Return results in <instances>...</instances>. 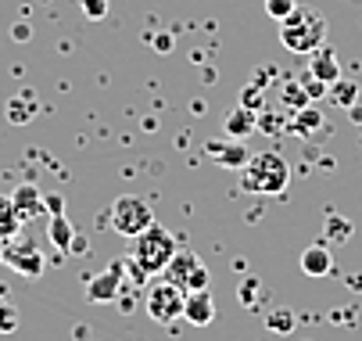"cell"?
<instances>
[{"label": "cell", "mask_w": 362, "mask_h": 341, "mask_svg": "<svg viewBox=\"0 0 362 341\" xmlns=\"http://www.w3.org/2000/svg\"><path fill=\"white\" fill-rule=\"evenodd\" d=\"M280 43L291 54H313L316 47L327 43V18L316 8L298 4L284 22H280Z\"/></svg>", "instance_id": "1"}, {"label": "cell", "mask_w": 362, "mask_h": 341, "mask_svg": "<svg viewBox=\"0 0 362 341\" xmlns=\"http://www.w3.org/2000/svg\"><path fill=\"white\" fill-rule=\"evenodd\" d=\"M176 237L165 230V226H158V223H151L144 233H136L133 237V262L147 273V277H162V270L169 266V259L176 255Z\"/></svg>", "instance_id": "2"}, {"label": "cell", "mask_w": 362, "mask_h": 341, "mask_svg": "<svg viewBox=\"0 0 362 341\" xmlns=\"http://www.w3.org/2000/svg\"><path fill=\"white\" fill-rule=\"evenodd\" d=\"M291 180V166L280 151H258L244 166V187L251 194H284Z\"/></svg>", "instance_id": "3"}, {"label": "cell", "mask_w": 362, "mask_h": 341, "mask_svg": "<svg viewBox=\"0 0 362 341\" xmlns=\"http://www.w3.org/2000/svg\"><path fill=\"white\" fill-rule=\"evenodd\" d=\"M144 306H147V316L154 320V323H176V320H183V306H187V291L183 287H176V284H169L165 277H158V280H151L147 284V291H144Z\"/></svg>", "instance_id": "4"}, {"label": "cell", "mask_w": 362, "mask_h": 341, "mask_svg": "<svg viewBox=\"0 0 362 341\" xmlns=\"http://www.w3.org/2000/svg\"><path fill=\"white\" fill-rule=\"evenodd\" d=\"M108 219H112V230L115 233H122V237L133 241L136 233H144L154 223V212H151V205L144 198H136V194H122V198L112 202Z\"/></svg>", "instance_id": "5"}, {"label": "cell", "mask_w": 362, "mask_h": 341, "mask_svg": "<svg viewBox=\"0 0 362 341\" xmlns=\"http://www.w3.org/2000/svg\"><path fill=\"white\" fill-rule=\"evenodd\" d=\"M0 259H4L15 273L29 277V280H36V277L43 273V252H40L36 241H29V237H11V241H4Z\"/></svg>", "instance_id": "6"}, {"label": "cell", "mask_w": 362, "mask_h": 341, "mask_svg": "<svg viewBox=\"0 0 362 341\" xmlns=\"http://www.w3.org/2000/svg\"><path fill=\"white\" fill-rule=\"evenodd\" d=\"M122 270H126V262H112L105 273L90 277V284H86V302H93V306L119 302V295H122V277H126Z\"/></svg>", "instance_id": "7"}, {"label": "cell", "mask_w": 362, "mask_h": 341, "mask_svg": "<svg viewBox=\"0 0 362 341\" xmlns=\"http://www.w3.org/2000/svg\"><path fill=\"white\" fill-rule=\"evenodd\" d=\"M183 320L190 327H209L216 320V302L209 295V287L204 291H187V306H183Z\"/></svg>", "instance_id": "8"}, {"label": "cell", "mask_w": 362, "mask_h": 341, "mask_svg": "<svg viewBox=\"0 0 362 341\" xmlns=\"http://www.w3.org/2000/svg\"><path fill=\"white\" fill-rule=\"evenodd\" d=\"M308 72H313L316 79H323L327 86L330 83H337L341 79V62H337V54H334V47H316L313 54H308Z\"/></svg>", "instance_id": "9"}, {"label": "cell", "mask_w": 362, "mask_h": 341, "mask_svg": "<svg viewBox=\"0 0 362 341\" xmlns=\"http://www.w3.org/2000/svg\"><path fill=\"white\" fill-rule=\"evenodd\" d=\"M11 202H15V212L22 216V223H29V219H36V216L47 212V209H43V194H40L36 183H22V187H15Z\"/></svg>", "instance_id": "10"}, {"label": "cell", "mask_w": 362, "mask_h": 341, "mask_svg": "<svg viewBox=\"0 0 362 341\" xmlns=\"http://www.w3.org/2000/svg\"><path fill=\"white\" fill-rule=\"evenodd\" d=\"M301 273L305 277H330L334 273V255H330V248L323 245H308L305 252H301Z\"/></svg>", "instance_id": "11"}, {"label": "cell", "mask_w": 362, "mask_h": 341, "mask_svg": "<svg viewBox=\"0 0 362 341\" xmlns=\"http://www.w3.org/2000/svg\"><path fill=\"white\" fill-rule=\"evenodd\" d=\"M201 266V259L194 255V252H187V248H176V255L169 259V266L162 270V277L169 280V284H176V287H183L187 291V280H190V273Z\"/></svg>", "instance_id": "12"}, {"label": "cell", "mask_w": 362, "mask_h": 341, "mask_svg": "<svg viewBox=\"0 0 362 341\" xmlns=\"http://www.w3.org/2000/svg\"><path fill=\"white\" fill-rule=\"evenodd\" d=\"M323 126H327V119H323V112L313 108V105L298 108V112L287 119V133H294V137H316V133H323Z\"/></svg>", "instance_id": "13"}, {"label": "cell", "mask_w": 362, "mask_h": 341, "mask_svg": "<svg viewBox=\"0 0 362 341\" xmlns=\"http://www.w3.org/2000/svg\"><path fill=\"white\" fill-rule=\"evenodd\" d=\"M36 112H40V105H36V93H33V90H22L18 97H11V101H8V119H11L15 126L33 122Z\"/></svg>", "instance_id": "14"}, {"label": "cell", "mask_w": 362, "mask_h": 341, "mask_svg": "<svg viewBox=\"0 0 362 341\" xmlns=\"http://www.w3.org/2000/svg\"><path fill=\"white\" fill-rule=\"evenodd\" d=\"M251 129H258V112H251L247 105H240V108H233V112L226 115V137L240 140V137H247Z\"/></svg>", "instance_id": "15"}, {"label": "cell", "mask_w": 362, "mask_h": 341, "mask_svg": "<svg viewBox=\"0 0 362 341\" xmlns=\"http://www.w3.org/2000/svg\"><path fill=\"white\" fill-rule=\"evenodd\" d=\"M47 237H50V245H54L58 252H69L72 248V241H76V226L69 223V216H50L47 223Z\"/></svg>", "instance_id": "16"}, {"label": "cell", "mask_w": 362, "mask_h": 341, "mask_svg": "<svg viewBox=\"0 0 362 341\" xmlns=\"http://www.w3.org/2000/svg\"><path fill=\"white\" fill-rule=\"evenodd\" d=\"M212 155H216V162H219L223 169H240V173H244V166L251 162L247 144H219V148H212Z\"/></svg>", "instance_id": "17"}, {"label": "cell", "mask_w": 362, "mask_h": 341, "mask_svg": "<svg viewBox=\"0 0 362 341\" xmlns=\"http://www.w3.org/2000/svg\"><path fill=\"white\" fill-rule=\"evenodd\" d=\"M18 230H22V216L15 212L11 194H0V237L11 241V237H18Z\"/></svg>", "instance_id": "18"}, {"label": "cell", "mask_w": 362, "mask_h": 341, "mask_svg": "<svg viewBox=\"0 0 362 341\" xmlns=\"http://www.w3.org/2000/svg\"><path fill=\"white\" fill-rule=\"evenodd\" d=\"M330 97H334V105L351 108L355 97H358V86H355L351 79H337V83H330Z\"/></svg>", "instance_id": "19"}, {"label": "cell", "mask_w": 362, "mask_h": 341, "mask_svg": "<svg viewBox=\"0 0 362 341\" xmlns=\"http://www.w3.org/2000/svg\"><path fill=\"white\" fill-rule=\"evenodd\" d=\"M294 323H298V320H294L291 309H273V313L266 316V327H269L273 334H284V337L294 334Z\"/></svg>", "instance_id": "20"}, {"label": "cell", "mask_w": 362, "mask_h": 341, "mask_svg": "<svg viewBox=\"0 0 362 341\" xmlns=\"http://www.w3.org/2000/svg\"><path fill=\"white\" fill-rule=\"evenodd\" d=\"M79 11L86 22H105L112 11V0H79Z\"/></svg>", "instance_id": "21"}, {"label": "cell", "mask_w": 362, "mask_h": 341, "mask_svg": "<svg viewBox=\"0 0 362 341\" xmlns=\"http://www.w3.org/2000/svg\"><path fill=\"white\" fill-rule=\"evenodd\" d=\"M298 83H301V90L308 93V101H320V97H323V93H330V86H327L323 79H316V76H313V72H308V69H305V72L298 76Z\"/></svg>", "instance_id": "22"}, {"label": "cell", "mask_w": 362, "mask_h": 341, "mask_svg": "<svg viewBox=\"0 0 362 341\" xmlns=\"http://www.w3.org/2000/svg\"><path fill=\"white\" fill-rule=\"evenodd\" d=\"M327 237H334V245H344V241L351 237V223L341 219V216H330L327 219Z\"/></svg>", "instance_id": "23"}, {"label": "cell", "mask_w": 362, "mask_h": 341, "mask_svg": "<svg viewBox=\"0 0 362 341\" xmlns=\"http://www.w3.org/2000/svg\"><path fill=\"white\" fill-rule=\"evenodd\" d=\"M284 101H287V105H291V108H294V112H298V108H305V105H308V93H305V90H301V83H298V79H294V83H287V86H284Z\"/></svg>", "instance_id": "24"}, {"label": "cell", "mask_w": 362, "mask_h": 341, "mask_svg": "<svg viewBox=\"0 0 362 341\" xmlns=\"http://www.w3.org/2000/svg\"><path fill=\"white\" fill-rule=\"evenodd\" d=\"M294 8H298L294 0H266V15H269L273 22H284V18H287Z\"/></svg>", "instance_id": "25"}, {"label": "cell", "mask_w": 362, "mask_h": 341, "mask_svg": "<svg viewBox=\"0 0 362 341\" xmlns=\"http://www.w3.org/2000/svg\"><path fill=\"white\" fill-rule=\"evenodd\" d=\"M18 330V309L8 302V306H0V334H11Z\"/></svg>", "instance_id": "26"}, {"label": "cell", "mask_w": 362, "mask_h": 341, "mask_svg": "<svg viewBox=\"0 0 362 341\" xmlns=\"http://www.w3.org/2000/svg\"><path fill=\"white\" fill-rule=\"evenodd\" d=\"M258 129H262V133H280V129H287V119H280L273 112H262V115H258Z\"/></svg>", "instance_id": "27"}, {"label": "cell", "mask_w": 362, "mask_h": 341, "mask_svg": "<svg viewBox=\"0 0 362 341\" xmlns=\"http://www.w3.org/2000/svg\"><path fill=\"white\" fill-rule=\"evenodd\" d=\"M258 291H262V284H258L255 277H247V280L240 284V302H244V306H255V299H258Z\"/></svg>", "instance_id": "28"}, {"label": "cell", "mask_w": 362, "mask_h": 341, "mask_svg": "<svg viewBox=\"0 0 362 341\" xmlns=\"http://www.w3.org/2000/svg\"><path fill=\"white\" fill-rule=\"evenodd\" d=\"M209 287V270H204V262L190 273V280H187V291H204Z\"/></svg>", "instance_id": "29"}, {"label": "cell", "mask_w": 362, "mask_h": 341, "mask_svg": "<svg viewBox=\"0 0 362 341\" xmlns=\"http://www.w3.org/2000/svg\"><path fill=\"white\" fill-rule=\"evenodd\" d=\"M43 209H47V216H62L65 212V198L62 194H43Z\"/></svg>", "instance_id": "30"}, {"label": "cell", "mask_w": 362, "mask_h": 341, "mask_svg": "<svg viewBox=\"0 0 362 341\" xmlns=\"http://www.w3.org/2000/svg\"><path fill=\"white\" fill-rule=\"evenodd\" d=\"M240 105H247V108L255 112L258 105H262V90H258V86H251V90H244V93H240Z\"/></svg>", "instance_id": "31"}, {"label": "cell", "mask_w": 362, "mask_h": 341, "mask_svg": "<svg viewBox=\"0 0 362 341\" xmlns=\"http://www.w3.org/2000/svg\"><path fill=\"white\" fill-rule=\"evenodd\" d=\"M11 36H15L18 43H25V40L33 36V25H29V22H15V29H11Z\"/></svg>", "instance_id": "32"}, {"label": "cell", "mask_w": 362, "mask_h": 341, "mask_svg": "<svg viewBox=\"0 0 362 341\" xmlns=\"http://www.w3.org/2000/svg\"><path fill=\"white\" fill-rule=\"evenodd\" d=\"M169 47H173L169 36H158V40H154V51H169Z\"/></svg>", "instance_id": "33"}, {"label": "cell", "mask_w": 362, "mask_h": 341, "mask_svg": "<svg viewBox=\"0 0 362 341\" xmlns=\"http://www.w3.org/2000/svg\"><path fill=\"white\" fill-rule=\"evenodd\" d=\"M8 302H11V287L0 284V306H8Z\"/></svg>", "instance_id": "34"}, {"label": "cell", "mask_w": 362, "mask_h": 341, "mask_svg": "<svg viewBox=\"0 0 362 341\" xmlns=\"http://www.w3.org/2000/svg\"><path fill=\"white\" fill-rule=\"evenodd\" d=\"M0 248H4V237H0Z\"/></svg>", "instance_id": "35"}]
</instances>
